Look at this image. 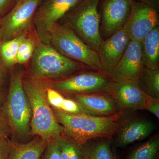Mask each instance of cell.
<instances>
[{"instance_id":"21","label":"cell","mask_w":159,"mask_h":159,"mask_svg":"<svg viewBox=\"0 0 159 159\" xmlns=\"http://www.w3.org/2000/svg\"><path fill=\"white\" fill-rule=\"evenodd\" d=\"M27 37L24 33L9 40L0 41V59L6 68L10 69L16 64V57L20 45Z\"/></svg>"},{"instance_id":"14","label":"cell","mask_w":159,"mask_h":159,"mask_svg":"<svg viewBox=\"0 0 159 159\" xmlns=\"http://www.w3.org/2000/svg\"><path fill=\"white\" fill-rule=\"evenodd\" d=\"M110 94L120 111L145 110L146 94L137 81H114Z\"/></svg>"},{"instance_id":"28","label":"cell","mask_w":159,"mask_h":159,"mask_svg":"<svg viewBox=\"0 0 159 159\" xmlns=\"http://www.w3.org/2000/svg\"><path fill=\"white\" fill-rule=\"evenodd\" d=\"M11 143V140L9 137L0 139V159H8Z\"/></svg>"},{"instance_id":"9","label":"cell","mask_w":159,"mask_h":159,"mask_svg":"<svg viewBox=\"0 0 159 159\" xmlns=\"http://www.w3.org/2000/svg\"><path fill=\"white\" fill-rule=\"evenodd\" d=\"M80 0H43L39 6L33 24L39 42L49 44L53 26Z\"/></svg>"},{"instance_id":"7","label":"cell","mask_w":159,"mask_h":159,"mask_svg":"<svg viewBox=\"0 0 159 159\" xmlns=\"http://www.w3.org/2000/svg\"><path fill=\"white\" fill-rule=\"evenodd\" d=\"M114 83L107 74L88 70L52 82L50 87L64 94H110Z\"/></svg>"},{"instance_id":"32","label":"cell","mask_w":159,"mask_h":159,"mask_svg":"<svg viewBox=\"0 0 159 159\" xmlns=\"http://www.w3.org/2000/svg\"><path fill=\"white\" fill-rule=\"evenodd\" d=\"M5 67L0 59V85L2 83L5 77Z\"/></svg>"},{"instance_id":"13","label":"cell","mask_w":159,"mask_h":159,"mask_svg":"<svg viewBox=\"0 0 159 159\" xmlns=\"http://www.w3.org/2000/svg\"><path fill=\"white\" fill-rule=\"evenodd\" d=\"M142 67L140 42L131 40L125 53L111 73L110 77L115 82H138Z\"/></svg>"},{"instance_id":"22","label":"cell","mask_w":159,"mask_h":159,"mask_svg":"<svg viewBox=\"0 0 159 159\" xmlns=\"http://www.w3.org/2000/svg\"><path fill=\"white\" fill-rule=\"evenodd\" d=\"M56 139L61 159H83L82 145L65 134Z\"/></svg>"},{"instance_id":"10","label":"cell","mask_w":159,"mask_h":159,"mask_svg":"<svg viewBox=\"0 0 159 159\" xmlns=\"http://www.w3.org/2000/svg\"><path fill=\"white\" fill-rule=\"evenodd\" d=\"M135 0H102L100 34L108 38L128 20Z\"/></svg>"},{"instance_id":"26","label":"cell","mask_w":159,"mask_h":159,"mask_svg":"<svg viewBox=\"0 0 159 159\" xmlns=\"http://www.w3.org/2000/svg\"><path fill=\"white\" fill-rule=\"evenodd\" d=\"M56 139L48 141L41 159H61Z\"/></svg>"},{"instance_id":"2","label":"cell","mask_w":159,"mask_h":159,"mask_svg":"<svg viewBox=\"0 0 159 159\" xmlns=\"http://www.w3.org/2000/svg\"><path fill=\"white\" fill-rule=\"evenodd\" d=\"M44 80L23 78V85L31 105V133L49 141L61 135L64 129L47 99V90L49 86Z\"/></svg>"},{"instance_id":"34","label":"cell","mask_w":159,"mask_h":159,"mask_svg":"<svg viewBox=\"0 0 159 159\" xmlns=\"http://www.w3.org/2000/svg\"><path fill=\"white\" fill-rule=\"evenodd\" d=\"M1 18L0 17V31H1Z\"/></svg>"},{"instance_id":"31","label":"cell","mask_w":159,"mask_h":159,"mask_svg":"<svg viewBox=\"0 0 159 159\" xmlns=\"http://www.w3.org/2000/svg\"><path fill=\"white\" fill-rule=\"evenodd\" d=\"M137 2H140L146 6H149L152 9L159 11V0H135Z\"/></svg>"},{"instance_id":"3","label":"cell","mask_w":159,"mask_h":159,"mask_svg":"<svg viewBox=\"0 0 159 159\" xmlns=\"http://www.w3.org/2000/svg\"><path fill=\"white\" fill-rule=\"evenodd\" d=\"M24 71H13L10 77L9 93L2 115L6 118L11 131L20 140L29 136L31 131V109L23 85Z\"/></svg>"},{"instance_id":"5","label":"cell","mask_w":159,"mask_h":159,"mask_svg":"<svg viewBox=\"0 0 159 159\" xmlns=\"http://www.w3.org/2000/svg\"><path fill=\"white\" fill-rule=\"evenodd\" d=\"M100 0H80L60 20L91 48L97 51L102 41L101 17L98 10Z\"/></svg>"},{"instance_id":"19","label":"cell","mask_w":159,"mask_h":159,"mask_svg":"<svg viewBox=\"0 0 159 159\" xmlns=\"http://www.w3.org/2000/svg\"><path fill=\"white\" fill-rule=\"evenodd\" d=\"M111 138L90 139L82 145L83 159H116L111 147Z\"/></svg>"},{"instance_id":"27","label":"cell","mask_w":159,"mask_h":159,"mask_svg":"<svg viewBox=\"0 0 159 159\" xmlns=\"http://www.w3.org/2000/svg\"><path fill=\"white\" fill-rule=\"evenodd\" d=\"M145 110L148 111L159 119V99L154 98L146 94Z\"/></svg>"},{"instance_id":"25","label":"cell","mask_w":159,"mask_h":159,"mask_svg":"<svg viewBox=\"0 0 159 159\" xmlns=\"http://www.w3.org/2000/svg\"><path fill=\"white\" fill-rule=\"evenodd\" d=\"M57 109L72 115H89L91 114L82 106L70 98L64 97L59 108ZM92 116V115H91Z\"/></svg>"},{"instance_id":"30","label":"cell","mask_w":159,"mask_h":159,"mask_svg":"<svg viewBox=\"0 0 159 159\" xmlns=\"http://www.w3.org/2000/svg\"><path fill=\"white\" fill-rule=\"evenodd\" d=\"M17 2V0H0V17L8 13Z\"/></svg>"},{"instance_id":"23","label":"cell","mask_w":159,"mask_h":159,"mask_svg":"<svg viewBox=\"0 0 159 159\" xmlns=\"http://www.w3.org/2000/svg\"><path fill=\"white\" fill-rule=\"evenodd\" d=\"M159 151V135H156L131 152L126 159H157Z\"/></svg>"},{"instance_id":"6","label":"cell","mask_w":159,"mask_h":159,"mask_svg":"<svg viewBox=\"0 0 159 159\" xmlns=\"http://www.w3.org/2000/svg\"><path fill=\"white\" fill-rule=\"evenodd\" d=\"M49 44L66 57L91 70L101 72L97 51L88 45L68 26L58 23L55 24L51 29Z\"/></svg>"},{"instance_id":"18","label":"cell","mask_w":159,"mask_h":159,"mask_svg":"<svg viewBox=\"0 0 159 159\" xmlns=\"http://www.w3.org/2000/svg\"><path fill=\"white\" fill-rule=\"evenodd\" d=\"M11 142L8 159H40L48 141L39 137L27 142Z\"/></svg>"},{"instance_id":"16","label":"cell","mask_w":159,"mask_h":159,"mask_svg":"<svg viewBox=\"0 0 159 159\" xmlns=\"http://www.w3.org/2000/svg\"><path fill=\"white\" fill-rule=\"evenodd\" d=\"M155 125L144 119H130L121 122L115 135L118 147H124L148 138L154 131Z\"/></svg>"},{"instance_id":"17","label":"cell","mask_w":159,"mask_h":159,"mask_svg":"<svg viewBox=\"0 0 159 159\" xmlns=\"http://www.w3.org/2000/svg\"><path fill=\"white\" fill-rule=\"evenodd\" d=\"M143 66L159 68V26L156 27L140 42Z\"/></svg>"},{"instance_id":"24","label":"cell","mask_w":159,"mask_h":159,"mask_svg":"<svg viewBox=\"0 0 159 159\" xmlns=\"http://www.w3.org/2000/svg\"><path fill=\"white\" fill-rule=\"evenodd\" d=\"M35 42L31 38L26 37L20 45L16 57V64H23L31 59L35 50Z\"/></svg>"},{"instance_id":"8","label":"cell","mask_w":159,"mask_h":159,"mask_svg":"<svg viewBox=\"0 0 159 159\" xmlns=\"http://www.w3.org/2000/svg\"><path fill=\"white\" fill-rule=\"evenodd\" d=\"M43 0H17L10 11L1 18L0 41L13 39L27 33Z\"/></svg>"},{"instance_id":"1","label":"cell","mask_w":159,"mask_h":159,"mask_svg":"<svg viewBox=\"0 0 159 159\" xmlns=\"http://www.w3.org/2000/svg\"><path fill=\"white\" fill-rule=\"evenodd\" d=\"M52 108L57 122L63 128L64 134L81 145L95 138L111 139L122 122V112L111 116L100 117L72 115Z\"/></svg>"},{"instance_id":"29","label":"cell","mask_w":159,"mask_h":159,"mask_svg":"<svg viewBox=\"0 0 159 159\" xmlns=\"http://www.w3.org/2000/svg\"><path fill=\"white\" fill-rule=\"evenodd\" d=\"M11 132L9 122L5 117L0 115V139L8 138Z\"/></svg>"},{"instance_id":"11","label":"cell","mask_w":159,"mask_h":159,"mask_svg":"<svg viewBox=\"0 0 159 159\" xmlns=\"http://www.w3.org/2000/svg\"><path fill=\"white\" fill-rule=\"evenodd\" d=\"M130 40L125 25L108 38L102 40L97 51L102 73L110 76Z\"/></svg>"},{"instance_id":"20","label":"cell","mask_w":159,"mask_h":159,"mask_svg":"<svg viewBox=\"0 0 159 159\" xmlns=\"http://www.w3.org/2000/svg\"><path fill=\"white\" fill-rule=\"evenodd\" d=\"M138 82L144 93L159 99V68L151 69L142 67Z\"/></svg>"},{"instance_id":"15","label":"cell","mask_w":159,"mask_h":159,"mask_svg":"<svg viewBox=\"0 0 159 159\" xmlns=\"http://www.w3.org/2000/svg\"><path fill=\"white\" fill-rule=\"evenodd\" d=\"M69 98L75 100L86 110L91 115L107 117L122 112L110 94L66 93Z\"/></svg>"},{"instance_id":"12","label":"cell","mask_w":159,"mask_h":159,"mask_svg":"<svg viewBox=\"0 0 159 159\" xmlns=\"http://www.w3.org/2000/svg\"><path fill=\"white\" fill-rule=\"evenodd\" d=\"M159 24L158 11L135 1L125 25L130 39L140 42Z\"/></svg>"},{"instance_id":"4","label":"cell","mask_w":159,"mask_h":159,"mask_svg":"<svg viewBox=\"0 0 159 159\" xmlns=\"http://www.w3.org/2000/svg\"><path fill=\"white\" fill-rule=\"evenodd\" d=\"M31 77L63 79L79 72L91 70L66 57L50 44L40 42L31 58Z\"/></svg>"},{"instance_id":"33","label":"cell","mask_w":159,"mask_h":159,"mask_svg":"<svg viewBox=\"0 0 159 159\" xmlns=\"http://www.w3.org/2000/svg\"><path fill=\"white\" fill-rule=\"evenodd\" d=\"M3 105H2V99H1V97H0V115H2Z\"/></svg>"}]
</instances>
